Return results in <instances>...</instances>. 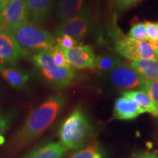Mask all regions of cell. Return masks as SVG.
<instances>
[{"instance_id":"obj_20","label":"cell","mask_w":158,"mask_h":158,"mask_svg":"<svg viewBox=\"0 0 158 158\" xmlns=\"http://www.w3.org/2000/svg\"><path fill=\"white\" fill-rule=\"evenodd\" d=\"M55 64L59 67H70L67 60L63 49L56 43L54 46L48 51Z\"/></svg>"},{"instance_id":"obj_27","label":"cell","mask_w":158,"mask_h":158,"mask_svg":"<svg viewBox=\"0 0 158 158\" xmlns=\"http://www.w3.org/2000/svg\"><path fill=\"white\" fill-rule=\"evenodd\" d=\"M133 158H158V155L149 152H136L133 155Z\"/></svg>"},{"instance_id":"obj_5","label":"cell","mask_w":158,"mask_h":158,"mask_svg":"<svg viewBox=\"0 0 158 158\" xmlns=\"http://www.w3.org/2000/svg\"><path fill=\"white\" fill-rule=\"evenodd\" d=\"M115 52L127 60L137 59L156 60L155 51L148 41H139L127 36H118L114 45Z\"/></svg>"},{"instance_id":"obj_18","label":"cell","mask_w":158,"mask_h":158,"mask_svg":"<svg viewBox=\"0 0 158 158\" xmlns=\"http://www.w3.org/2000/svg\"><path fill=\"white\" fill-rule=\"evenodd\" d=\"M122 63L123 62L121 59L115 55L110 54H102L95 58L93 68L101 73H108Z\"/></svg>"},{"instance_id":"obj_30","label":"cell","mask_w":158,"mask_h":158,"mask_svg":"<svg viewBox=\"0 0 158 158\" xmlns=\"http://www.w3.org/2000/svg\"><path fill=\"white\" fill-rule=\"evenodd\" d=\"M156 24H157V27H158V22H157V23H156Z\"/></svg>"},{"instance_id":"obj_4","label":"cell","mask_w":158,"mask_h":158,"mask_svg":"<svg viewBox=\"0 0 158 158\" xmlns=\"http://www.w3.org/2000/svg\"><path fill=\"white\" fill-rule=\"evenodd\" d=\"M32 61L43 76L54 87H66L76 78L73 69L71 67L57 66L48 51H41L35 53L32 56Z\"/></svg>"},{"instance_id":"obj_16","label":"cell","mask_w":158,"mask_h":158,"mask_svg":"<svg viewBox=\"0 0 158 158\" xmlns=\"http://www.w3.org/2000/svg\"><path fill=\"white\" fill-rule=\"evenodd\" d=\"M122 95L134 100L146 113L158 117V106L143 90H128L122 92Z\"/></svg>"},{"instance_id":"obj_6","label":"cell","mask_w":158,"mask_h":158,"mask_svg":"<svg viewBox=\"0 0 158 158\" xmlns=\"http://www.w3.org/2000/svg\"><path fill=\"white\" fill-rule=\"evenodd\" d=\"M94 28L95 21L87 9L81 14L61 23L55 31V34L58 37L68 35L76 40H80L93 32Z\"/></svg>"},{"instance_id":"obj_3","label":"cell","mask_w":158,"mask_h":158,"mask_svg":"<svg viewBox=\"0 0 158 158\" xmlns=\"http://www.w3.org/2000/svg\"><path fill=\"white\" fill-rule=\"evenodd\" d=\"M19 45L27 53L29 51L39 52L48 51L56 45V38L50 32L37 23L27 21L10 31Z\"/></svg>"},{"instance_id":"obj_17","label":"cell","mask_w":158,"mask_h":158,"mask_svg":"<svg viewBox=\"0 0 158 158\" xmlns=\"http://www.w3.org/2000/svg\"><path fill=\"white\" fill-rule=\"evenodd\" d=\"M0 73L10 86L15 89L24 87L29 81V76L15 68H6L0 67Z\"/></svg>"},{"instance_id":"obj_29","label":"cell","mask_w":158,"mask_h":158,"mask_svg":"<svg viewBox=\"0 0 158 158\" xmlns=\"http://www.w3.org/2000/svg\"><path fill=\"white\" fill-rule=\"evenodd\" d=\"M155 55L156 61H157V62H158V49H157V50L155 51Z\"/></svg>"},{"instance_id":"obj_28","label":"cell","mask_w":158,"mask_h":158,"mask_svg":"<svg viewBox=\"0 0 158 158\" xmlns=\"http://www.w3.org/2000/svg\"><path fill=\"white\" fill-rule=\"evenodd\" d=\"M141 0H129V2H128L127 5V9L130 8V7H133V6H135L137 5L138 2H140Z\"/></svg>"},{"instance_id":"obj_7","label":"cell","mask_w":158,"mask_h":158,"mask_svg":"<svg viewBox=\"0 0 158 158\" xmlns=\"http://www.w3.org/2000/svg\"><path fill=\"white\" fill-rule=\"evenodd\" d=\"M25 0H12L0 15V30L10 32L29 21Z\"/></svg>"},{"instance_id":"obj_22","label":"cell","mask_w":158,"mask_h":158,"mask_svg":"<svg viewBox=\"0 0 158 158\" xmlns=\"http://www.w3.org/2000/svg\"><path fill=\"white\" fill-rule=\"evenodd\" d=\"M141 89H143L158 106V80L144 81Z\"/></svg>"},{"instance_id":"obj_10","label":"cell","mask_w":158,"mask_h":158,"mask_svg":"<svg viewBox=\"0 0 158 158\" xmlns=\"http://www.w3.org/2000/svg\"><path fill=\"white\" fill-rule=\"evenodd\" d=\"M63 49V48H62ZM67 60L73 68L76 69L93 68L95 54L90 45H76L71 48L63 49Z\"/></svg>"},{"instance_id":"obj_11","label":"cell","mask_w":158,"mask_h":158,"mask_svg":"<svg viewBox=\"0 0 158 158\" xmlns=\"http://www.w3.org/2000/svg\"><path fill=\"white\" fill-rule=\"evenodd\" d=\"M144 113H146L145 110L130 98L122 96L114 102L113 116L115 119L130 121Z\"/></svg>"},{"instance_id":"obj_19","label":"cell","mask_w":158,"mask_h":158,"mask_svg":"<svg viewBox=\"0 0 158 158\" xmlns=\"http://www.w3.org/2000/svg\"><path fill=\"white\" fill-rule=\"evenodd\" d=\"M69 158H108V155L100 143L93 142L76 151Z\"/></svg>"},{"instance_id":"obj_14","label":"cell","mask_w":158,"mask_h":158,"mask_svg":"<svg viewBox=\"0 0 158 158\" xmlns=\"http://www.w3.org/2000/svg\"><path fill=\"white\" fill-rule=\"evenodd\" d=\"M130 65L144 81L158 80L157 61L137 59L132 61Z\"/></svg>"},{"instance_id":"obj_2","label":"cell","mask_w":158,"mask_h":158,"mask_svg":"<svg viewBox=\"0 0 158 158\" xmlns=\"http://www.w3.org/2000/svg\"><path fill=\"white\" fill-rule=\"evenodd\" d=\"M93 133L88 116L81 108H76L62 122L58 130L59 142L68 150L78 151L85 147Z\"/></svg>"},{"instance_id":"obj_23","label":"cell","mask_w":158,"mask_h":158,"mask_svg":"<svg viewBox=\"0 0 158 158\" xmlns=\"http://www.w3.org/2000/svg\"><path fill=\"white\" fill-rule=\"evenodd\" d=\"M56 43L63 49L71 48L78 45V40L68 35H62V36L57 37L56 38Z\"/></svg>"},{"instance_id":"obj_31","label":"cell","mask_w":158,"mask_h":158,"mask_svg":"<svg viewBox=\"0 0 158 158\" xmlns=\"http://www.w3.org/2000/svg\"><path fill=\"white\" fill-rule=\"evenodd\" d=\"M157 43H158V40H157Z\"/></svg>"},{"instance_id":"obj_1","label":"cell","mask_w":158,"mask_h":158,"mask_svg":"<svg viewBox=\"0 0 158 158\" xmlns=\"http://www.w3.org/2000/svg\"><path fill=\"white\" fill-rule=\"evenodd\" d=\"M66 103L64 95L54 94L40 105L27 117L12 138L13 151H19L32 143L50 127Z\"/></svg>"},{"instance_id":"obj_9","label":"cell","mask_w":158,"mask_h":158,"mask_svg":"<svg viewBox=\"0 0 158 158\" xmlns=\"http://www.w3.org/2000/svg\"><path fill=\"white\" fill-rule=\"evenodd\" d=\"M29 54L21 48L10 32L0 30V67L15 64L20 59Z\"/></svg>"},{"instance_id":"obj_12","label":"cell","mask_w":158,"mask_h":158,"mask_svg":"<svg viewBox=\"0 0 158 158\" xmlns=\"http://www.w3.org/2000/svg\"><path fill=\"white\" fill-rule=\"evenodd\" d=\"M67 152L60 142H49L31 149L21 158H63Z\"/></svg>"},{"instance_id":"obj_8","label":"cell","mask_w":158,"mask_h":158,"mask_svg":"<svg viewBox=\"0 0 158 158\" xmlns=\"http://www.w3.org/2000/svg\"><path fill=\"white\" fill-rule=\"evenodd\" d=\"M110 82L114 86L124 91L141 89L144 81L130 66L122 63L108 73Z\"/></svg>"},{"instance_id":"obj_24","label":"cell","mask_w":158,"mask_h":158,"mask_svg":"<svg viewBox=\"0 0 158 158\" xmlns=\"http://www.w3.org/2000/svg\"><path fill=\"white\" fill-rule=\"evenodd\" d=\"M146 31L148 38V42H156L158 40V27L156 23L151 21H145Z\"/></svg>"},{"instance_id":"obj_25","label":"cell","mask_w":158,"mask_h":158,"mask_svg":"<svg viewBox=\"0 0 158 158\" xmlns=\"http://www.w3.org/2000/svg\"><path fill=\"white\" fill-rule=\"evenodd\" d=\"M13 117L14 115L12 113H0V135H3L9 129Z\"/></svg>"},{"instance_id":"obj_26","label":"cell","mask_w":158,"mask_h":158,"mask_svg":"<svg viewBox=\"0 0 158 158\" xmlns=\"http://www.w3.org/2000/svg\"><path fill=\"white\" fill-rule=\"evenodd\" d=\"M129 0H109L110 7L117 11H124L127 9Z\"/></svg>"},{"instance_id":"obj_15","label":"cell","mask_w":158,"mask_h":158,"mask_svg":"<svg viewBox=\"0 0 158 158\" xmlns=\"http://www.w3.org/2000/svg\"><path fill=\"white\" fill-rule=\"evenodd\" d=\"M29 18L33 23H40L44 20L52 7L53 0H25Z\"/></svg>"},{"instance_id":"obj_13","label":"cell","mask_w":158,"mask_h":158,"mask_svg":"<svg viewBox=\"0 0 158 158\" xmlns=\"http://www.w3.org/2000/svg\"><path fill=\"white\" fill-rule=\"evenodd\" d=\"M86 8V0H59L57 15L62 23L81 14Z\"/></svg>"},{"instance_id":"obj_21","label":"cell","mask_w":158,"mask_h":158,"mask_svg":"<svg viewBox=\"0 0 158 158\" xmlns=\"http://www.w3.org/2000/svg\"><path fill=\"white\" fill-rule=\"evenodd\" d=\"M127 36L136 40L148 41L147 31L143 23H135L128 31Z\"/></svg>"}]
</instances>
